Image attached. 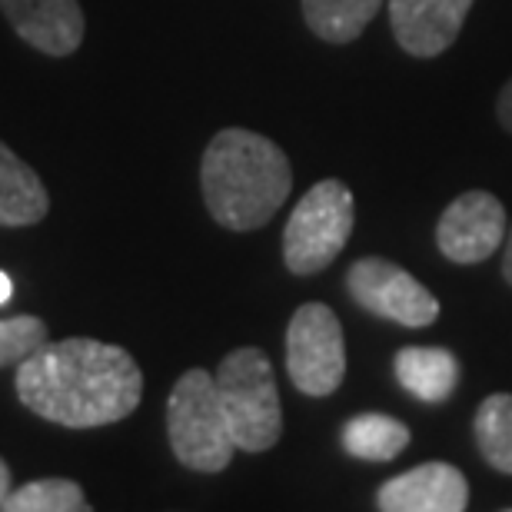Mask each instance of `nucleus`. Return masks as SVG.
<instances>
[{
	"mask_svg": "<svg viewBox=\"0 0 512 512\" xmlns=\"http://www.w3.org/2000/svg\"><path fill=\"white\" fill-rule=\"evenodd\" d=\"M17 399L30 413L67 429H97L127 419L143 399L137 360L94 336L47 340L17 363Z\"/></svg>",
	"mask_w": 512,
	"mask_h": 512,
	"instance_id": "nucleus-1",
	"label": "nucleus"
},
{
	"mask_svg": "<svg viewBox=\"0 0 512 512\" xmlns=\"http://www.w3.org/2000/svg\"><path fill=\"white\" fill-rule=\"evenodd\" d=\"M200 190L207 213L230 233L266 227L293 190V167L280 143L247 127H223L203 150Z\"/></svg>",
	"mask_w": 512,
	"mask_h": 512,
	"instance_id": "nucleus-2",
	"label": "nucleus"
},
{
	"mask_svg": "<svg viewBox=\"0 0 512 512\" xmlns=\"http://www.w3.org/2000/svg\"><path fill=\"white\" fill-rule=\"evenodd\" d=\"M223 416L240 453H266L283 436V403L273 363L260 346L227 353L213 373Z\"/></svg>",
	"mask_w": 512,
	"mask_h": 512,
	"instance_id": "nucleus-3",
	"label": "nucleus"
},
{
	"mask_svg": "<svg viewBox=\"0 0 512 512\" xmlns=\"http://www.w3.org/2000/svg\"><path fill=\"white\" fill-rule=\"evenodd\" d=\"M167 436L180 466L193 473H223L233 463L237 443L223 416L217 380L210 370H187L170 389Z\"/></svg>",
	"mask_w": 512,
	"mask_h": 512,
	"instance_id": "nucleus-4",
	"label": "nucleus"
},
{
	"mask_svg": "<svg viewBox=\"0 0 512 512\" xmlns=\"http://www.w3.org/2000/svg\"><path fill=\"white\" fill-rule=\"evenodd\" d=\"M356 227V200L343 180L313 183L283 230V263L293 276H316L346 250Z\"/></svg>",
	"mask_w": 512,
	"mask_h": 512,
	"instance_id": "nucleus-5",
	"label": "nucleus"
},
{
	"mask_svg": "<svg viewBox=\"0 0 512 512\" xmlns=\"http://www.w3.org/2000/svg\"><path fill=\"white\" fill-rule=\"evenodd\" d=\"M286 373L303 396H333L346 380V333L326 303H303L286 326Z\"/></svg>",
	"mask_w": 512,
	"mask_h": 512,
	"instance_id": "nucleus-6",
	"label": "nucleus"
},
{
	"mask_svg": "<svg viewBox=\"0 0 512 512\" xmlns=\"http://www.w3.org/2000/svg\"><path fill=\"white\" fill-rule=\"evenodd\" d=\"M346 290L366 313L406 330H426L439 320V300L433 290L386 256H360L346 273Z\"/></svg>",
	"mask_w": 512,
	"mask_h": 512,
	"instance_id": "nucleus-7",
	"label": "nucleus"
},
{
	"mask_svg": "<svg viewBox=\"0 0 512 512\" xmlns=\"http://www.w3.org/2000/svg\"><path fill=\"white\" fill-rule=\"evenodd\" d=\"M509 217L496 193L466 190L443 210L436 223V247L449 263H486L506 243Z\"/></svg>",
	"mask_w": 512,
	"mask_h": 512,
	"instance_id": "nucleus-8",
	"label": "nucleus"
},
{
	"mask_svg": "<svg viewBox=\"0 0 512 512\" xmlns=\"http://www.w3.org/2000/svg\"><path fill=\"white\" fill-rule=\"evenodd\" d=\"M386 4L396 44L409 57L433 60L459 40L476 0H386Z\"/></svg>",
	"mask_w": 512,
	"mask_h": 512,
	"instance_id": "nucleus-9",
	"label": "nucleus"
},
{
	"mask_svg": "<svg viewBox=\"0 0 512 512\" xmlns=\"http://www.w3.org/2000/svg\"><path fill=\"white\" fill-rule=\"evenodd\" d=\"M469 483L453 463H419L376 489V509L383 512H463Z\"/></svg>",
	"mask_w": 512,
	"mask_h": 512,
	"instance_id": "nucleus-10",
	"label": "nucleus"
},
{
	"mask_svg": "<svg viewBox=\"0 0 512 512\" xmlns=\"http://www.w3.org/2000/svg\"><path fill=\"white\" fill-rule=\"evenodd\" d=\"M7 24L27 47L47 57H70L87 34L80 0H0Z\"/></svg>",
	"mask_w": 512,
	"mask_h": 512,
	"instance_id": "nucleus-11",
	"label": "nucleus"
},
{
	"mask_svg": "<svg viewBox=\"0 0 512 512\" xmlns=\"http://www.w3.org/2000/svg\"><path fill=\"white\" fill-rule=\"evenodd\" d=\"M50 213V193L27 160L0 140V227H34Z\"/></svg>",
	"mask_w": 512,
	"mask_h": 512,
	"instance_id": "nucleus-12",
	"label": "nucleus"
},
{
	"mask_svg": "<svg viewBox=\"0 0 512 512\" xmlns=\"http://www.w3.org/2000/svg\"><path fill=\"white\" fill-rule=\"evenodd\" d=\"M396 380L419 403H443L459 386V360L443 346H403L393 356Z\"/></svg>",
	"mask_w": 512,
	"mask_h": 512,
	"instance_id": "nucleus-13",
	"label": "nucleus"
},
{
	"mask_svg": "<svg viewBox=\"0 0 512 512\" xmlns=\"http://www.w3.org/2000/svg\"><path fill=\"white\" fill-rule=\"evenodd\" d=\"M386 0H300L306 27L323 44L343 47L363 37Z\"/></svg>",
	"mask_w": 512,
	"mask_h": 512,
	"instance_id": "nucleus-14",
	"label": "nucleus"
},
{
	"mask_svg": "<svg viewBox=\"0 0 512 512\" xmlns=\"http://www.w3.org/2000/svg\"><path fill=\"white\" fill-rule=\"evenodd\" d=\"M343 449L353 459H363V463H393V459L409 446V426L403 419L386 416V413H360L350 416L343 423Z\"/></svg>",
	"mask_w": 512,
	"mask_h": 512,
	"instance_id": "nucleus-15",
	"label": "nucleus"
},
{
	"mask_svg": "<svg viewBox=\"0 0 512 512\" xmlns=\"http://www.w3.org/2000/svg\"><path fill=\"white\" fill-rule=\"evenodd\" d=\"M473 436L486 466L512 476V393H493L479 403Z\"/></svg>",
	"mask_w": 512,
	"mask_h": 512,
	"instance_id": "nucleus-16",
	"label": "nucleus"
},
{
	"mask_svg": "<svg viewBox=\"0 0 512 512\" xmlns=\"http://www.w3.org/2000/svg\"><path fill=\"white\" fill-rule=\"evenodd\" d=\"M4 512H90V503L74 479L47 476L20 489H10V496L4 499Z\"/></svg>",
	"mask_w": 512,
	"mask_h": 512,
	"instance_id": "nucleus-17",
	"label": "nucleus"
},
{
	"mask_svg": "<svg viewBox=\"0 0 512 512\" xmlns=\"http://www.w3.org/2000/svg\"><path fill=\"white\" fill-rule=\"evenodd\" d=\"M47 340H50V330L40 316L20 313V316L0 320V370L24 363L27 356L37 353Z\"/></svg>",
	"mask_w": 512,
	"mask_h": 512,
	"instance_id": "nucleus-18",
	"label": "nucleus"
},
{
	"mask_svg": "<svg viewBox=\"0 0 512 512\" xmlns=\"http://www.w3.org/2000/svg\"><path fill=\"white\" fill-rule=\"evenodd\" d=\"M496 120L506 133H512V77L506 80V87L496 97Z\"/></svg>",
	"mask_w": 512,
	"mask_h": 512,
	"instance_id": "nucleus-19",
	"label": "nucleus"
},
{
	"mask_svg": "<svg viewBox=\"0 0 512 512\" xmlns=\"http://www.w3.org/2000/svg\"><path fill=\"white\" fill-rule=\"evenodd\" d=\"M503 280L512 286V227L506 230V243H503Z\"/></svg>",
	"mask_w": 512,
	"mask_h": 512,
	"instance_id": "nucleus-20",
	"label": "nucleus"
},
{
	"mask_svg": "<svg viewBox=\"0 0 512 512\" xmlns=\"http://www.w3.org/2000/svg\"><path fill=\"white\" fill-rule=\"evenodd\" d=\"M10 496V466L0 459V509H4V499Z\"/></svg>",
	"mask_w": 512,
	"mask_h": 512,
	"instance_id": "nucleus-21",
	"label": "nucleus"
},
{
	"mask_svg": "<svg viewBox=\"0 0 512 512\" xmlns=\"http://www.w3.org/2000/svg\"><path fill=\"white\" fill-rule=\"evenodd\" d=\"M10 293H14V283H10V276L0 270V306L10 300Z\"/></svg>",
	"mask_w": 512,
	"mask_h": 512,
	"instance_id": "nucleus-22",
	"label": "nucleus"
}]
</instances>
